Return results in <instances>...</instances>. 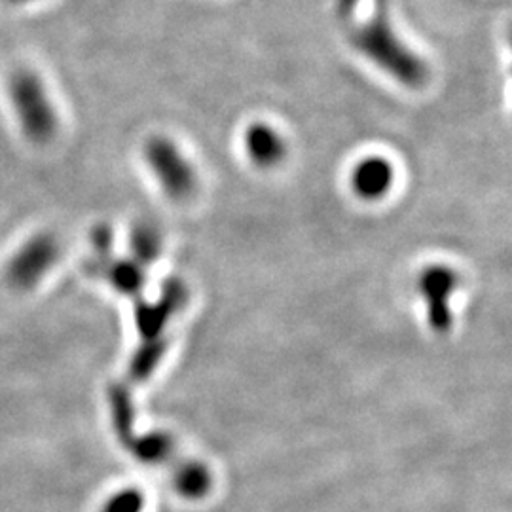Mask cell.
Instances as JSON below:
<instances>
[{
  "instance_id": "obj_2",
  "label": "cell",
  "mask_w": 512,
  "mask_h": 512,
  "mask_svg": "<svg viewBox=\"0 0 512 512\" xmlns=\"http://www.w3.org/2000/svg\"><path fill=\"white\" fill-rule=\"evenodd\" d=\"M8 95L23 135L35 145L50 143L59 120L40 76L29 69H19L8 80Z\"/></svg>"
},
{
  "instance_id": "obj_8",
  "label": "cell",
  "mask_w": 512,
  "mask_h": 512,
  "mask_svg": "<svg viewBox=\"0 0 512 512\" xmlns=\"http://www.w3.org/2000/svg\"><path fill=\"white\" fill-rule=\"evenodd\" d=\"M245 150L260 167L279 164L285 156L283 137L268 124H253L245 131Z\"/></svg>"
},
{
  "instance_id": "obj_7",
  "label": "cell",
  "mask_w": 512,
  "mask_h": 512,
  "mask_svg": "<svg viewBox=\"0 0 512 512\" xmlns=\"http://www.w3.org/2000/svg\"><path fill=\"white\" fill-rule=\"evenodd\" d=\"M395 179L393 165L382 156H368L355 165L351 173V186L363 200H380L391 190Z\"/></svg>"
},
{
  "instance_id": "obj_3",
  "label": "cell",
  "mask_w": 512,
  "mask_h": 512,
  "mask_svg": "<svg viewBox=\"0 0 512 512\" xmlns=\"http://www.w3.org/2000/svg\"><path fill=\"white\" fill-rule=\"evenodd\" d=\"M353 42L363 54L378 61L389 74L397 76L399 80L412 86L423 82L427 74L423 61L403 46L401 40L391 31V27H387L382 21H374L359 29L353 35Z\"/></svg>"
},
{
  "instance_id": "obj_9",
  "label": "cell",
  "mask_w": 512,
  "mask_h": 512,
  "mask_svg": "<svg viewBox=\"0 0 512 512\" xmlns=\"http://www.w3.org/2000/svg\"><path fill=\"white\" fill-rule=\"evenodd\" d=\"M129 245H131V251L135 256V262H139L143 266V264H150L158 258L162 241H160L158 232L152 226L141 224L133 230Z\"/></svg>"
},
{
  "instance_id": "obj_4",
  "label": "cell",
  "mask_w": 512,
  "mask_h": 512,
  "mask_svg": "<svg viewBox=\"0 0 512 512\" xmlns=\"http://www.w3.org/2000/svg\"><path fill=\"white\" fill-rule=\"evenodd\" d=\"M57 258L59 243L52 234L40 232L25 239L6 262L4 277L8 287L18 293H29L37 289L40 281L52 272Z\"/></svg>"
},
{
  "instance_id": "obj_5",
  "label": "cell",
  "mask_w": 512,
  "mask_h": 512,
  "mask_svg": "<svg viewBox=\"0 0 512 512\" xmlns=\"http://www.w3.org/2000/svg\"><path fill=\"white\" fill-rule=\"evenodd\" d=\"M145 160L156 181L173 200H184L196 190V173L175 143L154 137L145 145Z\"/></svg>"
},
{
  "instance_id": "obj_6",
  "label": "cell",
  "mask_w": 512,
  "mask_h": 512,
  "mask_svg": "<svg viewBox=\"0 0 512 512\" xmlns=\"http://www.w3.org/2000/svg\"><path fill=\"white\" fill-rule=\"evenodd\" d=\"M458 275L450 268L433 266L420 277V293L427 302V317L431 329L446 334L452 327L450 298L456 293Z\"/></svg>"
},
{
  "instance_id": "obj_1",
  "label": "cell",
  "mask_w": 512,
  "mask_h": 512,
  "mask_svg": "<svg viewBox=\"0 0 512 512\" xmlns=\"http://www.w3.org/2000/svg\"><path fill=\"white\" fill-rule=\"evenodd\" d=\"M110 421L118 442L139 463L164 471L173 490L188 501H202L213 492L215 478L200 459L184 456L177 440L165 431L139 433L135 425V404L126 385L110 387Z\"/></svg>"
},
{
  "instance_id": "obj_11",
  "label": "cell",
  "mask_w": 512,
  "mask_h": 512,
  "mask_svg": "<svg viewBox=\"0 0 512 512\" xmlns=\"http://www.w3.org/2000/svg\"><path fill=\"white\" fill-rule=\"evenodd\" d=\"M6 2H10V4H14V6H23V4H31V2H35V0H6Z\"/></svg>"
},
{
  "instance_id": "obj_10",
  "label": "cell",
  "mask_w": 512,
  "mask_h": 512,
  "mask_svg": "<svg viewBox=\"0 0 512 512\" xmlns=\"http://www.w3.org/2000/svg\"><path fill=\"white\" fill-rule=\"evenodd\" d=\"M145 509V495L137 488H124L114 495H110L101 507V512H143Z\"/></svg>"
}]
</instances>
